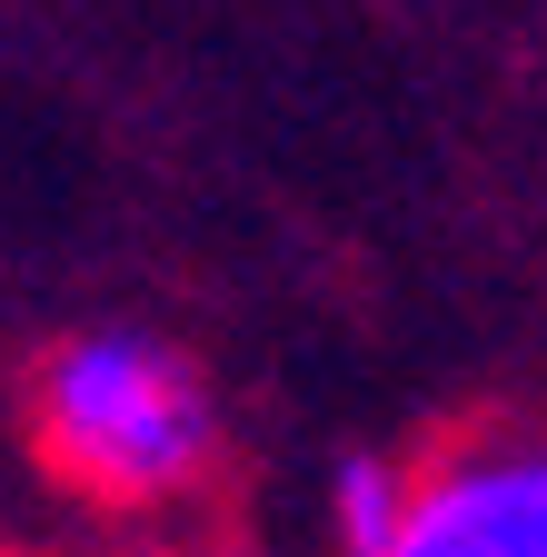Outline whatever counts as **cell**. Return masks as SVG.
<instances>
[{"label":"cell","instance_id":"cell-1","mask_svg":"<svg viewBox=\"0 0 547 557\" xmlns=\"http://www.w3.org/2000/svg\"><path fill=\"white\" fill-rule=\"evenodd\" d=\"M30 418H40V458L100 508L179 498L220 438L189 359H170L160 338H129V329H90L71 348H50Z\"/></svg>","mask_w":547,"mask_h":557},{"label":"cell","instance_id":"cell-2","mask_svg":"<svg viewBox=\"0 0 547 557\" xmlns=\"http://www.w3.org/2000/svg\"><path fill=\"white\" fill-rule=\"evenodd\" d=\"M398 557H547V438H468L408 487Z\"/></svg>","mask_w":547,"mask_h":557},{"label":"cell","instance_id":"cell-3","mask_svg":"<svg viewBox=\"0 0 547 557\" xmlns=\"http://www.w3.org/2000/svg\"><path fill=\"white\" fill-rule=\"evenodd\" d=\"M408 487H419V478H398L388 458H349L338 487H328L338 547H349V557H398V537H408Z\"/></svg>","mask_w":547,"mask_h":557}]
</instances>
